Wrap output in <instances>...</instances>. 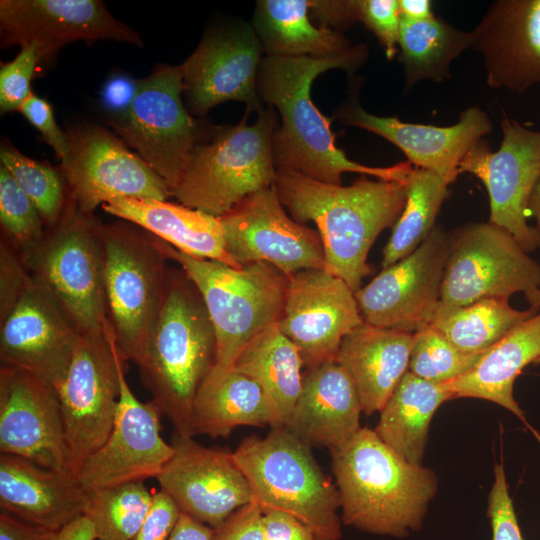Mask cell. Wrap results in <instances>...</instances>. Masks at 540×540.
Instances as JSON below:
<instances>
[{
	"label": "cell",
	"instance_id": "35",
	"mask_svg": "<svg viewBox=\"0 0 540 540\" xmlns=\"http://www.w3.org/2000/svg\"><path fill=\"white\" fill-rule=\"evenodd\" d=\"M398 47L410 88L422 80L449 79L452 61L471 48V35L435 16L416 22L401 18Z\"/></svg>",
	"mask_w": 540,
	"mask_h": 540
},
{
	"label": "cell",
	"instance_id": "30",
	"mask_svg": "<svg viewBox=\"0 0 540 540\" xmlns=\"http://www.w3.org/2000/svg\"><path fill=\"white\" fill-rule=\"evenodd\" d=\"M540 358V312L510 330L485 351L479 361L456 379L444 383L454 398L488 400L525 421L514 399L516 378Z\"/></svg>",
	"mask_w": 540,
	"mask_h": 540
},
{
	"label": "cell",
	"instance_id": "43",
	"mask_svg": "<svg viewBox=\"0 0 540 540\" xmlns=\"http://www.w3.org/2000/svg\"><path fill=\"white\" fill-rule=\"evenodd\" d=\"M358 20L377 37L392 60L398 51L401 27L399 0H357Z\"/></svg>",
	"mask_w": 540,
	"mask_h": 540
},
{
	"label": "cell",
	"instance_id": "53",
	"mask_svg": "<svg viewBox=\"0 0 540 540\" xmlns=\"http://www.w3.org/2000/svg\"><path fill=\"white\" fill-rule=\"evenodd\" d=\"M214 529L183 513L168 540H213Z\"/></svg>",
	"mask_w": 540,
	"mask_h": 540
},
{
	"label": "cell",
	"instance_id": "22",
	"mask_svg": "<svg viewBox=\"0 0 540 540\" xmlns=\"http://www.w3.org/2000/svg\"><path fill=\"white\" fill-rule=\"evenodd\" d=\"M1 44H36L48 62L68 43L112 40L142 46L140 35L98 0H1Z\"/></svg>",
	"mask_w": 540,
	"mask_h": 540
},
{
	"label": "cell",
	"instance_id": "48",
	"mask_svg": "<svg viewBox=\"0 0 540 540\" xmlns=\"http://www.w3.org/2000/svg\"><path fill=\"white\" fill-rule=\"evenodd\" d=\"M180 513L167 494L161 490L154 493L150 512L131 540H168Z\"/></svg>",
	"mask_w": 540,
	"mask_h": 540
},
{
	"label": "cell",
	"instance_id": "33",
	"mask_svg": "<svg viewBox=\"0 0 540 540\" xmlns=\"http://www.w3.org/2000/svg\"><path fill=\"white\" fill-rule=\"evenodd\" d=\"M239 426L280 427L261 386L232 369L215 383L202 387L195 400L192 431L212 438L228 437Z\"/></svg>",
	"mask_w": 540,
	"mask_h": 540
},
{
	"label": "cell",
	"instance_id": "28",
	"mask_svg": "<svg viewBox=\"0 0 540 540\" xmlns=\"http://www.w3.org/2000/svg\"><path fill=\"white\" fill-rule=\"evenodd\" d=\"M414 334L363 323L344 337L335 361L352 380L362 411L380 412L404 375Z\"/></svg>",
	"mask_w": 540,
	"mask_h": 540
},
{
	"label": "cell",
	"instance_id": "39",
	"mask_svg": "<svg viewBox=\"0 0 540 540\" xmlns=\"http://www.w3.org/2000/svg\"><path fill=\"white\" fill-rule=\"evenodd\" d=\"M0 159L1 165L36 206L46 228L56 225L68 201L67 186L61 171L7 145L1 146Z\"/></svg>",
	"mask_w": 540,
	"mask_h": 540
},
{
	"label": "cell",
	"instance_id": "25",
	"mask_svg": "<svg viewBox=\"0 0 540 540\" xmlns=\"http://www.w3.org/2000/svg\"><path fill=\"white\" fill-rule=\"evenodd\" d=\"M470 35L490 87L521 93L540 84V0L496 1Z\"/></svg>",
	"mask_w": 540,
	"mask_h": 540
},
{
	"label": "cell",
	"instance_id": "49",
	"mask_svg": "<svg viewBox=\"0 0 540 540\" xmlns=\"http://www.w3.org/2000/svg\"><path fill=\"white\" fill-rule=\"evenodd\" d=\"M140 87V80L131 76L117 74L104 83L101 93V105L114 118L123 115L132 105Z\"/></svg>",
	"mask_w": 540,
	"mask_h": 540
},
{
	"label": "cell",
	"instance_id": "45",
	"mask_svg": "<svg viewBox=\"0 0 540 540\" xmlns=\"http://www.w3.org/2000/svg\"><path fill=\"white\" fill-rule=\"evenodd\" d=\"M33 278L15 247L2 236L0 244V322L18 302Z\"/></svg>",
	"mask_w": 540,
	"mask_h": 540
},
{
	"label": "cell",
	"instance_id": "44",
	"mask_svg": "<svg viewBox=\"0 0 540 540\" xmlns=\"http://www.w3.org/2000/svg\"><path fill=\"white\" fill-rule=\"evenodd\" d=\"M487 515L492 530V540H524L512 498L509 493L504 465L494 467V482L488 495Z\"/></svg>",
	"mask_w": 540,
	"mask_h": 540
},
{
	"label": "cell",
	"instance_id": "17",
	"mask_svg": "<svg viewBox=\"0 0 540 540\" xmlns=\"http://www.w3.org/2000/svg\"><path fill=\"white\" fill-rule=\"evenodd\" d=\"M363 323L355 292L340 277L318 268L288 277L277 326L306 369L335 361L344 337Z\"/></svg>",
	"mask_w": 540,
	"mask_h": 540
},
{
	"label": "cell",
	"instance_id": "20",
	"mask_svg": "<svg viewBox=\"0 0 540 540\" xmlns=\"http://www.w3.org/2000/svg\"><path fill=\"white\" fill-rule=\"evenodd\" d=\"M263 52L247 23L218 28L206 34L181 64L183 94L191 111L204 117L216 105L241 101L246 114L262 110L257 74Z\"/></svg>",
	"mask_w": 540,
	"mask_h": 540
},
{
	"label": "cell",
	"instance_id": "24",
	"mask_svg": "<svg viewBox=\"0 0 540 540\" xmlns=\"http://www.w3.org/2000/svg\"><path fill=\"white\" fill-rule=\"evenodd\" d=\"M333 118L385 138L406 155L411 165L434 171L449 184L460 174L459 165L467 152L492 130L488 115L478 107L467 108L456 124L447 127L371 114L360 105L358 85Z\"/></svg>",
	"mask_w": 540,
	"mask_h": 540
},
{
	"label": "cell",
	"instance_id": "2",
	"mask_svg": "<svg viewBox=\"0 0 540 540\" xmlns=\"http://www.w3.org/2000/svg\"><path fill=\"white\" fill-rule=\"evenodd\" d=\"M274 188L296 222L316 225L325 269L354 292L371 272L367 264L370 248L385 228L396 223L406 203V183L373 180L367 175L342 186L277 169Z\"/></svg>",
	"mask_w": 540,
	"mask_h": 540
},
{
	"label": "cell",
	"instance_id": "19",
	"mask_svg": "<svg viewBox=\"0 0 540 540\" xmlns=\"http://www.w3.org/2000/svg\"><path fill=\"white\" fill-rule=\"evenodd\" d=\"M0 451L74 474L57 388L8 366L0 367Z\"/></svg>",
	"mask_w": 540,
	"mask_h": 540
},
{
	"label": "cell",
	"instance_id": "31",
	"mask_svg": "<svg viewBox=\"0 0 540 540\" xmlns=\"http://www.w3.org/2000/svg\"><path fill=\"white\" fill-rule=\"evenodd\" d=\"M311 1L261 0L252 27L266 56L325 58L349 51L351 42L336 30L318 28L309 18Z\"/></svg>",
	"mask_w": 540,
	"mask_h": 540
},
{
	"label": "cell",
	"instance_id": "9",
	"mask_svg": "<svg viewBox=\"0 0 540 540\" xmlns=\"http://www.w3.org/2000/svg\"><path fill=\"white\" fill-rule=\"evenodd\" d=\"M107 317L124 361L136 362L160 312L169 261L155 237L121 220L100 223Z\"/></svg>",
	"mask_w": 540,
	"mask_h": 540
},
{
	"label": "cell",
	"instance_id": "46",
	"mask_svg": "<svg viewBox=\"0 0 540 540\" xmlns=\"http://www.w3.org/2000/svg\"><path fill=\"white\" fill-rule=\"evenodd\" d=\"M17 111L41 133L61 161L68 158L70 144L67 134L58 127L52 107L45 99L32 92Z\"/></svg>",
	"mask_w": 540,
	"mask_h": 540
},
{
	"label": "cell",
	"instance_id": "13",
	"mask_svg": "<svg viewBox=\"0 0 540 540\" xmlns=\"http://www.w3.org/2000/svg\"><path fill=\"white\" fill-rule=\"evenodd\" d=\"M70 154L61 161L68 200L92 215L99 206L118 199L167 200V183L115 134L94 125L67 133Z\"/></svg>",
	"mask_w": 540,
	"mask_h": 540
},
{
	"label": "cell",
	"instance_id": "27",
	"mask_svg": "<svg viewBox=\"0 0 540 540\" xmlns=\"http://www.w3.org/2000/svg\"><path fill=\"white\" fill-rule=\"evenodd\" d=\"M86 491L72 473L1 453L0 506L25 522L60 531L83 515Z\"/></svg>",
	"mask_w": 540,
	"mask_h": 540
},
{
	"label": "cell",
	"instance_id": "7",
	"mask_svg": "<svg viewBox=\"0 0 540 540\" xmlns=\"http://www.w3.org/2000/svg\"><path fill=\"white\" fill-rule=\"evenodd\" d=\"M247 117L233 126L212 127L197 143L172 194L180 204L219 218L274 185L273 107L262 109L253 125Z\"/></svg>",
	"mask_w": 540,
	"mask_h": 540
},
{
	"label": "cell",
	"instance_id": "41",
	"mask_svg": "<svg viewBox=\"0 0 540 540\" xmlns=\"http://www.w3.org/2000/svg\"><path fill=\"white\" fill-rule=\"evenodd\" d=\"M0 221L4 236L21 253L44 237L46 226L34 203L0 166Z\"/></svg>",
	"mask_w": 540,
	"mask_h": 540
},
{
	"label": "cell",
	"instance_id": "11",
	"mask_svg": "<svg viewBox=\"0 0 540 540\" xmlns=\"http://www.w3.org/2000/svg\"><path fill=\"white\" fill-rule=\"evenodd\" d=\"M124 361L112 329L80 334L63 384L58 389L73 473L108 437L120 397Z\"/></svg>",
	"mask_w": 540,
	"mask_h": 540
},
{
	"label": "cell",
	"instance_id": "21",
	"mask_svg": "<svg viewBox=\"0 0 540 540\" xmlns=\"http://www.w3.org/2000/svg\"><path fill=\"white\" fill-rule=\"evenodd\" d=\"M174 432V453L157 481L179 511L211 528L252 503L249 483L232 453L208 448Z\"/></svg>",
	"mask_w": 540,
	"mask_h": 540
},
{
	"label": "cell",
	"instance_id": "40",
	"mask_svg": "<svg viewBox=\"0 0 540 540\" xmlns=\"http://www.w3.org/2000/svg\"><path fill=\"white\" fill-rule=\"evenodd\" d=\"M484 353L463 352L428 325L414 333L409 372L432 383H448L473 367Z\"/></svg>",
	"mask_w": 540,
	"mask_h": 540
},
{
	"label": "cell",
	"instance_id": "37",
	"mask_svg": "<svg viewBox=\"0 0 540 540\" xmlns=\"http://www.w3.org/2000/svg\"><path fill=\"white\" fill-rule=\"evenodd\" d=\"M448 186L434 171L417 167L411 170L406 181V203L383 249L382 268L411 254L428 237L450 194Z\"/></svg>",
	"mask_w": 540,
	"mask_h": 540
},
{
	"label": "cell",
	"instance_id": "42",
	"mask_svg": "<svg viewBox=\"0 0 540 540\" xmlns=\"http://www.w3.org/2000/svg\"><path fill=\"white\" fill-rule=\"evenodd\" d=\"M40 62L36 44L29 42L21 46L20 52L0 68L1 113L18 110L32 93L31 80Z\"/></svg>",
	"mask_w": 540,
	"mask_h": 540
},
{
	"label": "cell",
	"instance_id": "32",
	"mask_svg": "<svg viewBox=\"0 0 540 540\" xmlns=\"http://www.w3.org/2000/svg\"><path fill=\"white\" fill-rule=\"evenodd\" d=\"M453 399L444 384L423 380L407 372L380 410L374 431L409 463L423 465L431 420L437 409Z\"/></svg>",
	"mask_w": 540,
	"mask_h": 540
},
{
	"label": "cell",
	"instance_id": "10",
	"mask_svg": "<svg viewBox=\"0 0 540 540\" xmlns=\"http://www.w3.org/2000/svg\"><path fill=\"white\" fill-rule=\"evenodd\" d=\"M182 94L181 65L161 64L140 80L130 108L109 121L118 137L167 183L172 194L193 149L208 132L189 114Z\"/></svg>",
	"mask_w": 540,
	"mask_h": 540
},
{
	"label": "cell",
	"instance_id": "12",
	"mask_svg": "<svg viewBox=\"0 0 540 540\" xmlns=\"http://www.w3.org/2000/svg\"><path fill=\"white\" fill-rule=\"evenodd\" d=\"M540 287V264L494 223H471L450 233L440 303L465 306L483 298L509 299Z\"/></svg>",
	"mask_w": 540,
	"mask_h": 540
},
{
	"label": "cell",
	"instance_id": "50",
	"mask_svg": "<svg viewBox=\"0 0 540 540\" xmlns=\"http://www.w3.org/2000/svg\"><path fill=\"white\" fill-rule=\"evenodd\" d=\"M263 526V540H319L304 522L285 512H263Z\"/></svg>",
	"mask_w": 540,
	"mask_h": 540
},
{
	"label": "cell",
	"instance_id": "26",
	"mask_svg": "<svg viewBox=\"0 0 540 540\" xmlns=\"http://www.w3.org/2000/svg\"><path fill=\"white\" fill-rule=\"evenodd\" d=\"M362 406L346 371L329 361L303 374L293 410L282 426L308 446L338 449L362 428Z\"/></svg>",
	"mask_w": 540,
	"mask_h": 540
},
{
	"label": "cell",
	"instance_id": "36",
	"mask_svg": "<svg viewBox=\"0 0 540 540\" xmlns=\"http://www.w3.org/2000/svg\"><path fill=\"white\" fill-rule=\"evenodd\" d=\"M508 300L489 297L459 307L439 302L430 325L461 351L484 352L539 310H517Z\"/></svg>",
	"mask_w": 540,
	"mask_h": 540
},
{
	"label": "cell",
	"instance_id": "55",
	"mask_svg": "<svg viewBox=\"0 0 540 540\" xmlns=\"http://www.w3.org/2000/svg\"><path fill=\"white\" fill-rule=\"evenodd\" d=\"M432 4L429 0H399L401 18L409 21H423L432 18Z\"/></svg>",
	"mask_w": 540,
	"mask_h": 540
},
{
	"label": "cell",
	"instance_id": "38",
	"mask_svg": "<svg viewBox=\"0 0 540 540\" xmlns=\"http://www.w3.org/2000/svg\"><path fill=\"white\" fill-rule=\"evenodd\" d=\"M153 495L143 482L86 491L83 515L94 526L95 540H131L150 512Z\"/></svg>",
	"mask_w": 540,
	"mask_h": 540
},
{
	"label": "cell",
	"instance_id": "23",
	"mask_svg": "<svg viewBox=\"0 0 540 540\" xmlns=\"http://www.w3.org/2000/svg\"><path fill=\"white\" fill-rule=\"evenodd\" d=\"M0 325L1 366L30 372L58 390L80 334L49 292L33 279Z\"/></svg>",
	"mask_w": 540,
	"mask_h": 540
},
{
	"label": "cell",
	"instance_id": "54",
	"mask_svg": "<svg viewBox=\"0 0 540 540\" xmlns=\"http://www.w3.org/2000/svg\"><path fill=\"white\" fill-rule=\"evenodd\" d=\"M96 533L93 524L81 515L59 531L58 540H95Z\"/></svg>",
	"mask_w": 540,
	"mask_h": 540
},
{
	"label": "cell",
	"instance_id": "52",
	"mask_svg": "<svg viewBox=\"0 0 540 540\" xmlns=\"http://www.w3.org/2000/svg\"><path fill=\"white\" fill-rule=\"evenodd\" d=\"M311 9L323 24H350L358 20L357 1H311Z\"/></svg>",
	"mask_w": 540,
	"mask_h": 540
},
{
	"label": "cell",
	"instance_id": "14",
	"mask_svg": "<svg viewBox=\"0 0 540 540\" xmlns=\"http://www.w3.org/2000/svg\"><path fill=\"white\" fill-rule=\"evenodd\" d=\"M449 246L450 233L436 225L415 251L359 288L355 298L364 323L412 334L430 325Z\"/></svg>",
	"mask_w": 540,
	"mask_h": 540
},
{
	"label": "cell",
	"instance_id": "5",
	"mask_svg": "<svg viewBox=\"0 0 540 540\" xmlns=\"http://www.w3.org/2000/svg\"><path fill=\"white\" fill-rule=\"evenodd\" d=\"M155 240L166 258L177 263L195 284L206 305L215 330L216 358L202 387L211 385L233 369L240 352L257 334L277 323L288 277L265 262L235 268L192 257L157 237Z\"/></svg>",
	"mask_w": 540,
	"mask_h": 540
},
{
	"label": "cell",
	"instance_id": "16",
	"mask_svg": "<svg viewBox=\"0 0 540 540\" xmlns=\"http://www.w3.org/2000/svg\"><path fill=\"white\" fill-rule=\"evenodd\" d=\"M219 220L226 251L240 266L265 262L287 277L325 269L318 231L285 212L274 185L247 196Z\"/></svg>",
	"mask_w": 540,
	"mask_h": 540
},
{
	"label": "cell",
	"instance_id": "57",
	"mask_svg": "<svg viewBox=\"0 0 540 540\" xmlns=\"http://www.w3.org/2000/svg\"><path fill=\"white\" fill-rule=\"evenodd\" d=\"M527 302L531 307L540 308V288H533L524 293ZM535 364H540V358L535 362Z\"/></svg>",
	"mask_w": 540,
	"mask_h": 540
},
{
	"label": "cell",
	"instance_id": "56",
	"mask_svg": "<svg viewBox=\"0 0 540 540\" xmlns=\"http://www.w3.org/2000/svg\"><path fill=\"white\" fill-rule=\"evenodd\" d=\"M528 208L532 215L536 218L538 224L537 227L540 229V178L530 196Z\"/></svg>",
	"mask_w": 540,
	"mask_h": 540
},
{
	"label": "cell",
	"instance_id": "8",
	"mask_svg": "<svg viewBox=\"0 0 540 540\" xmlns=\"http://www.w3.org/2000/svg\"><path fill=\"white\" fill-rule=\"evenodd\" d=\"M100 222L69 200L56 225L20 254L32 278L45 288L79 334L109 326Z\"/></svg>",
	"mask_w": 540,
	"mask_h": 540
},
{
	"label": "cell",
	"instance_id": "29",
	"mask_svg": "<svg viewBox=\"0 0 540 540\" xmlns=\"http://www.w3.org/2000/svg\"><path fill=\"white\" fill-rule=\"evenodd\" d=\"M102 208L187 255L242 267L226 251L218 217L182 204L155 199H118L102 205Z\"/></svg>",
	"mask_w": 540,
	"mask_h": 540
},
{
	"label": "cell",
	"instance_id": "51",
	"mask_svg": "<svg viewBox=\"0 0 540 540\" xmlns=\"http://www.w3.org/2000/svg\"><path fill=\"white\" fill-rule=\"evenodd\" d=\"M59 531L25 522L5 511L0 513V540H58Z\"/></svg>",
	"mask_w": 540,
	"mask_h": 540
},
{
	"label": "cell",
	"instance_id": "47",
	"mask_svg": "<svg viewBox=\"0 0 540 540\" xmlns=\"http://www.w3.org/2000/svg\"><path fill=\"white\" fill-rule=\"evenodd\" d=\"M213 529V540H263V511L257 504L249 503Z\"/></svg>",
	"mask_w": 540,
	"mask_h": 540
},
{
	"label": "cell",
	"instance_id": "15",
	"mask_svg": "<svg viewBox=\"0 0 540 540\" xmlns=\"http://www.w3.org/2000/svg\"><path fill=\"white\" fill-rule=\"evenodd\" d=\"M502 141L491 152L481 139L464 156L459 173H471L485 185L489 222L510 232L526 252L540 247V229L527 223L528 204L540 178V131L504 116Z\"/></svg>",
	"mask_w": 540,
	"mask_h": 540
},
{
	"label": "cell",
	"instance_id": "6",
	"mask_svg": "<svg viewBox=\"0 0 540 540\" xmlns=\"http://www.w3.org/2000/svg\"><path fill=\"white\" fill-rule=\"evenodd\" d=\"M231 453L249 483L253 503L263 512L288 513L310 527L319 540L341 539L339 492L310 446L276 427L265 437L244 438Z\"/></svg>",
	"mask_w": 540,
	"mask_h": 540
},
{
	"label": "cell",
	"instance_id": "1",
	"mask_svg": "<svg viewBox=\"0 0 540 540\" xmlns=\"http://www.w3.org/2000/svg\"><path fill=\"white\" fill-rule=\"evenodd\" d=\"M367 47L353 46L336 56L262 58L257 74V92L268 106L276 107L281 125L273 135V156L277 169L301 173L319 182L342 185V174L359 173L377 179L406 183L412 165L370 167L347 158L335 145L330 120L311 100L313 80L330 69H343L353 76L366 61Z\"/></svg>",
	"mask_w": 540,
	"mask_h": 540
},
{
	"label": "cell",
	"instance_id": "4",
	"mask_svg": "<svg viewBox=\"0 0 540 540\" xmlns=\"http://www.w3.org/2000/svg\"><path fill=\"white\" fill-rule=\"evenodd\" d=\"M330 452L343 524L395 538L422 528L438 491L431 469L409 463L367 427Z\"/></svg>",
	"mask_w": 540,
	"mask_h": 540
},
{
	"label": "cell",
	"instance_id": "18",
	"mask_svg": "<svg viewBox=\"0 0 540 540\" xmlns=\"http://www.w3.org/2000/svg\"><path fill=\"white\" fill-rule=\"evenodd\" d=\"M162 413L151 400L141 402L120 371V397L112 429L77 475L85 491L157 478L174 453L162 438Z\"/></svg>",
	"mask_w": 540,
	"mask_h": 540
},
{
	"label": "cell",
	"instance_id": "3",
	"mask_svg": "<svg viewBox=\"0 0 540 540\" xmlns=\"http://www.w3.org/2000/svg\"><path fill=\"white\" fill-rule=\"evenodd\" d=\"M216 358V336L195 284L169 267L157 319L136 360L141 381L176 434L193 437L196 397Z\"/></svg>",
	"mask_w": 540,
	"mask_h": 540
},
{
	"label": "cell",
	"instance_id": "34",
	"mask_svg": "<svg viewBox=\"0 0 540 540\" xmlns=\"http://www.w3.org/2000/svg\"><path fill=\"white\" fill-rule=\"evenodd\" d=\"M303 367L298 348L275 323L262 330L243 348L233 369L261 386L282 427L299 397Z\"/></svg>",
	"mask_w": 540,
	"mask_h": 540
}]
</instances>
